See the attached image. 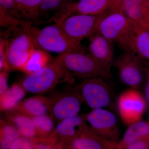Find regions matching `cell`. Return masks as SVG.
Segmentation results:
<instances>
[{
    "label": "cell",
    "mask_w": 149,
    "mask_h": 149,
    "mask_svg": "<svg viewBox=\"0 0 149 149\" xmlns=\"http://www.w3.org/2000/svg\"><path fill=\"white\" fill-rule=\"evenodd\" d=\"M66 53L60 54L37 72L26 74L19 83L26 93L43 94L51 91L61 83L72 84L74 83V77L65 69L62 64Z\"/></svg>",
    "instance_id": "obj_1"
},
{
    "label": "cell",
    "mask_w": 149,
    "mask_h": 149,
    "mask_svg": "<svg viewBox=\"0 0 149 149\" xmlns=\"http://www.w3.org/2000/svg\"><path fill=\"white\" fill-rule=\"evenodd\" d=\"M28 28L36 48L60 54L70 51H85L81 42L70 38L56 23L39 28L29 23Z\"/></svg>",
    "instance_id": "obj_2"
},
{
    "label": "cell",
    "mask_w": 149,
    "mask_h": 149,
    "mask_svg": "<svg viewBox=\"0 0 149 149\" xmlns=\"http://www.w3.org/2000/svg\"><path fill=\"white\" fill-rule=\"evenodd\" d=\"M62 64L72 76L83 80L93 77L108 79L111 76V66L99 61L85 51L68 52Z\"/></svg>",
    "instance_id": "obj_3"
},
{
    "label": "cell",
    "mask_w": 149,
    "mask_h": 149,
    "mask_svg": "<svg viewBox=\"0 0 149 149\" xmlns=\"http://www.w3.org/2000/svg\"><path fill=\"white\" fill-rule=\"evenodd\" d=\"M27 22L21 31L7 42L4 70H21L26 64L35 47L28 29Z\"/></svg>",
    "instance_id": "obj_4"
},
{
    "label": "cell",
    "mask_w": 149,
    "mask_h": 149,
    "mask_svg": "<svg viewBox=\"0 0 149 149\" xmlns=\"http://www.w3.org/2000/svg\"><path fill=\"white\" fill-rule=\"evenodd\" d=\"M106 80L101 77L84 79L73 89L92 109H104L110 105L113 99L111 88Z\"/></svg>",
    "instance_id": "obj_5"
},
{
    "label": "cell",
    "mask_w": 149,
    "mask_h": 149,
    "mask_svg": "<svg viewBox=\"0 0 149 149\" xmlns=\"http://www.w3.org/2000/svg\"><path fill=\"white\" fill-rule=\"evenodd\" d=\"M109 11L97 15H73L56 24L70 38L81 42L85 38L91 37L97 33L100 22Z\"/></svg>",
    "instance_id": "obj_6"
},
{
    "label": "cell",
    "mask_w": 149,
    "mask_h": 149,
    "mask_svg": "<svg viewBox=\"0 0 149 149\" xmlns=\"http://www.w3.org/2000/svg\"><path fill=\"white\" fill-rule=\"evenodd\" d=\"M147 103L139 89L130 88L122 92L118 99L117 108L123 122L128 126L141 120Z\"/></svg>",
    "instance_id": "obj_7"
},
{
    "label": "cell",
    "mask_w": 149,
    "mask_h": 149,
    "mask_svg": "<svg viewBox=\"0 0 149 149\" xmlns=\"http://www.w3.org/2000/svg\"><path fill=\"white\" fill-rule=\"evenodd\" d=\"M142 60L132 52L123 51L113 61L120 80L130 88L139 89L143 82L144 72Z\"/></svg>",
    "instance_id": "obj_8"
},
{
    "label": "cell",
    "mask_w": 149,
    "mask_h": 149,
    "mask_svg": "<svg viewBox=\"0 0 149 149\" xmlns=\"http://www.w3.org/2000/svg\"><path fill=\"white\" fill-rule=\"evenodd\" d=\"M122 11H109L99 23L98 32L112 43L117 44L124 38L133 24Z\"/></svg>",
    "instance_id": "obj_9"
},
{
    "label": "cell",
    "mask_w": 149,
    "mask_h": 149,
    "mask_svg": "<svg viewBox=\"0 0 149 149\" xmlns=\"http://www.w3.org/2000/svg\"><path fill=\"white\" fill-rule=\"evenodd\" d=\"M89 126L106 140L116 142L119 135L117 118L113 113L104 109H92L85 116Z\"/></svg>",
    "instance_id": "obj_10"
},
{
    "label": "cell",
    "mask_w": 149,
    "mask_h": 149,
    "mask_svg": "<svg viewBox=\"0 0 149 149\" xmlns=\"http://www.w3.org/2000/svg\"><path fill=\"white\" fill-rule=\"evenodd\" d=\"M118 45L123 51L132 52L141 59L149 61V25H141L133 22Z\"/></svg>",
    "instance_id": "obj_11"
},
{
    "label": "cell",
    "mask_w": 149,
    "mask_h": 149,
    "mask_svg": "<svg viewBox=\"0 0 149 149\" xmlns=\"http://www.w3.org/2000/svg\"><path fill=\"white\" fill-rule=\"evenodd\" d=\"M51 99L49 112L54 120L60 121L78 115L83 102L80 95L72 88Z\"/></svg>",
    "instance_id": "obj_12"
},
{
    "label": "cell",
    "mask_w": 149,
    "mask_h": 149,
    "mask_svg": "<svg viewBox=\"0 0 149 149\" xmlns=\"http://www.w3.org/2000/svg\"><path fill=\"white\" fill-rule=\"evenodd\" d=\"M62 7L61 13L54 19L55 23L73 15H97L105 13L110 11V0H79L76 3L65 4Z\"/></svg>",
    "instance_id": "obj_13"
},
{
    "label": "cell",
    "mask_w": 149,
    "mask_h": 149,
    "mask_svg": "<svg viewBox=\"0 0 149 149\" xmlns=\"http://www.w3.org/2000/svg\"><path fill=\"white\" fill-rule=\"evenodd\" d=\"M117 144L102 138L87 124L71 142L73 149H116Z\"/></svg>",
    "instance_id": "obj_14"
},
{
    "label": "cell",
    "mask_w": 149,
    "mask_h": 149,
    "mask_svg": "<svg viewBox=\"0 0 149 149\" xmlns=\"http://www.w3.org/2000/svg\"><path fill=\"white\" fill-rule=\"evenodd\" d=\"M112 43L100 33L90 37L88 53L99 61L111 66L114 61Z\"/></svg>",
    "instance_id": "obj_15"
},
{
    "label": "cell",
    "mask_w": 149,
    "mask_h": 149,
    "mask_svg": "<svg viewBox=\"0 0 149 149\" xmlns=\"http://www.w3.org/2000/svg\"><path fill=\"white\" fill-rule=\"evenodd\" d=\"M118 10L133 22L149 25V6L147 0H124Z\"/></svg>",
    "instance_id": "obj_16"
},
{
    "label": "cell",
    "mask_w": 149,
    "mask_h": 149,
    "mask_svg": "<svg viewBox=\"0 0 149 149\" xmlns=\"http://www.w3.org/2000/svg\"><path fill=\"white\" fill-rule=\"evenodd\" d=\"M50 106V99L41 96H34L22 101L13 110L33 117L47 114Z\"/></svg>",
    "instance_id": "obj_17"
},
{
    "label": "cell",
    "mask_w": 149,
    "mask_h": 149,
    "mask_svg": "<svg viewBox=\"0 0 149 149\" xmlns=\"http://www.w3.org/2000/svg\"><path fill=\"white\" fill-rule=\"evenodd\" d=\"M85 116L77 115L59 121L54 131L58 136L72 139L77 137L86 125Z\"/></svg>",
    "instance_id": "obj_18"
},
{
    "label": "cell",
    "mask_w": 149,
    "mask_h": 149,
    "mask_svg": "<svg viewBox=\"0 0 149 149\" xmlns=\"http://www.w3.org/2000/svg\"><path fill=\"white\" fill-rule=\"evenodd\" d=\"M149 139V121L142 120L128 126L121 141L117 143L116 149H124L134 142Z\"/></svg>",
    "instance_id": "obj_19"
},
{
    "label": "cell",
    "mask_w": 149,
    "mask_h": 149,
    "mask_svg": "<svg viewBox=\"0 0 149 149\" xmlns=\"http://www.w3.org/2000/svg\"><path fill=\"white\" fill-rule=\"evenodd\" d=\"M6 120L11 123L20 136L31 138L36 135V129L32 117L15 110L7 111Z\"/></svg>",
    "instance_id": "obj_20"
},
{
    "label": "cell",
    "mask_w": 149,
    "mask_h": 149,
    "mask_svg": "<svg viewBox=\"0 0 149 149\" xmlns=\"http://www.w3.org/2000/svg\"><path fill=\"white\" fill-rule=\"evenodd\" d=\"M17 11L22 20L32 22L41 16V0H14Z\"/></svg>",
    "instance_id": "obj_21"
},
{
    "label": "cell",
    "mask_w": 149,
    "mask_h": 149,
    "mask_svg": "<svg viewBox=\"0 0 149 149\" xmlns=\"http://www.w3.org/2000/svg\"><path fill=\"white\" fill-rule=\"evenodd\" d=\"M26 92L19 83L14 84L1 96V109L8 111L13 110L24 97Z\"/></svg>",
    "instance_id": "obj_22"
},
{
    "label": "cell",
    "mask_w": 149,
    "mask_h": 149,
    "mask_svg": "<svg viewBox=\"0 0 149 149\" xmlns=\"http://www.w3.org/2000/svg\"><path fill=\"white\" fill-rule=\"evenodd\" d=\"M52 60L47 52L36 48L21 71L26 74L34 73L47 65Z\"/></svg>",
    "instance_id": "obj_23"
},
{
    "label": "cell",
    "mask_w": 149,
    "mask_h": 149,
    "mask_svg": "<svg viewBox=\"0 0 149 149\" xmlns=\"http://www.w3.org/2000/svg\"><path fill=\"white\" fill-rule=\"evenodd\" d=\"M1 148L9 149L13 143L19 138L18 130L10 122L6 120L1 121Z\"/></svg>",
    "instance_id": "obj_24"
},
{
    "label": "cell",
    "mask_w": 149,
    "mask_h": 149,
    "mask_svg": "<svg viewBox=\"0 0 149 149\" xmlns=\"http://www.w3.org/2000/svg\"><path fill=\"white\" fill-rule=\"evenodd\" d=\"M32 118L36 129V134L45 135L54 131V120L51 116L46 114Z\"/></svg>",
    "instance_id": "obj_25"
},
{
    "label": "cell",
    "mask_w": 149,
    "mask_h": 149,
    "mask_svg": "<svg viewBox=\"0 0 149 149\" xmlns=\"http://www.w3.org/2000/svg\"><path fill=\"white\" fill-rule=\"evenodd\" d=\"M28 22L16 18L0 8V25L3 28H16L17 26H24Z\"/></svg>",
    "instance_id": "obj_26"
},
{
    "label": "cell",
    "mask_w": 149,
    "mask_h": 149,
    "mask_svg": "<svg viewBox=\"0 0 149 149\" xmlns=\"http://www.w3.org/2000/svg\"><path fill=\"white\" fill-rule=\"evenodd\" d=\"M63 6L61 0H41L40 11L41 16L58 10Z\"/></svg>",
    "instance_id": "obj_27"
},
{
    "label": "cell",
    "mask_w": 149,
    "mask_h": 149,
    "mask_svg": "<svg viewBox=\"0 0 149 149\" xmlns=\"http://www.w3.org/2000/svg\"><path fill=\"white\" fill-rule=\"evenodd\" d=\"M0 8L4 10L15 17L21 19L17 11L14 0H0Z\"/></svg>",
    "instance_id": "obj_28"
},
{
    "label": "cell",
    "mask_w": 149,
    "mask_h": 149,
    "mask_svg": "<svg viewBox=\"0 0 149 149\" xmlns=\"http://www.w3.org/2000/svg\"><path fill=\"white\" fill-rule=\"evenodd\" d=\"M9 149H33V145L27 138H19L13 143Z\"/></svg>",
    "instance_id": "obj_29"
},
{
    "label": "cell",
    "mask_w": 149,
    "mask_h": 149,
    "mask_svg": "<svg viewBox=\"0 0 149 149\" xmlns=\"http://www.w3.org/2000/svg\"><path fill=\"white\" fill-rule=\"evenodd\" d=\"M8 71L6 70H4L1 71L0 73V96L8 91Z\"/></svg>",
    "instance_id": "obj_30"
},
{
    "label": "cell",
    "mask_w": 149,
    "mask_h": 149,
    "mask_svg": "<svg viewBox=\"0 0 149 149\" xmlns=\"http://www.w3.org/2000/svg\"><path fill=\"white\" fill-rule=\"evenodd\" d=\"M124 149H149V139H143L128 145Z\"/></svg>",
    "instance_id": "obj_31"
},
{
    "label": "cell",
    "mask_w": 149,
    "mask_h": 149,
    "mask_svg": "<svg viewBox=\"0 0 149 149\" xmlns=\"http://www.w3.org/2000/svg\"><path fill=\"white\" fill-rule=\"evenodd\" d=\"M7 40L1 39L0 42V69L1 71L4 70L5 58L6 47Z\"/></svg>",
    "instance_id": "obj_32"
},
{
    "label": "cell",
    "mask_w": 149,
    "mask_h": 149,
    "mask_svg": "<svg viewBox=\"0 0 149 149\" xmlns=\"http://www.w3.org/2000/svg\"><path fill=\"white\" fill-rule=\"evenodd\" d=\"M124 0H110V11L117 10Z\"/></svg>",
    "instance_id": "obj_33"
},
{
    "label": "cell",
    "mask_w": 149,
    "mask_h": 149,
    "mask_svg": "<svg viewBox=\"0 0 149 149\" xmlns=\"http://www.w3.org/2000/svg\"><path fill=\"white\" fill-rule=\"evenodd\" d=\"M145 98L147 103L149 104V67L146 75V82L145 90Z\"/></svg>",
    "instance_id": "obj_34"
},
{
    "label": "cell",
    "mask_w": 149,
    "mask_h": 149,
    "mask_svg": "<svg viewBox=\"0 0 149 149\" xmlns=\"http://www.w3.org/2000/svg\"><path fill=\"white\" fill-rule=\"evenodd\" d=\"M37 149H56L52 148V147L47 146V145H44V144H40L38 145L37 147Z\"/></svg>",
    "instance_id": "obj_35"
},
{
    "label": "cell",
    "mask_w": 149,
    "mask_h": 149,
    "mask_svg": "<svg viewBox=\"0 0 149 149\" xmlns=\"http://www.w3.org/2000/svg\"><path fill=\"white\" fill-rule=\"evenodd\" d=\"M72 1V0H61V1L63 5L65 4L71 3V1Z\"/></svg>",
    "instance_id": "obj_36"
},
{
    "label": "cell",
    "mask_w": 149,
    "mask_h": 149,
    "mask_svg": "<svg viewBox=\"0 0 149 149\" xmlns=\"http://www.w3.org/2000/svg\"><path fill=\"white\" fill-rule=\"evenodd\" d=\"M147 1L148 3V4L149 6V0H147Z\"/></svg>",
    "instance_id": "obj_37"
},
{
    "label": "cell",
    "mask_w": 149,
    "mask_h": 149,
    "mask_svg": "<svg viewBox=\"0 0 149 149\" xmlns=\"http://www.w3.org/2000/svg\"></svg>",
    "instance_id": "obj_38"
}]
</instances>
